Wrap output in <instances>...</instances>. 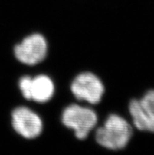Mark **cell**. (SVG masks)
I'll list each match as a JSON object with an SVG mask.
<instances>
[{
    "instance_id": "cell-4",
    "label": "cell",
    "mask_w": 154,
    "mask_h": 155,
    "mask_svg": "<svg viewBox=\"0 0 154 155\" xmlns=\"http://www.w3.org/2000/svg\"><path fill=\"white\" fill-rule=\"evenodd\" d=\"M14 58L20 64L33 67L43 62L49 52L47 38L39 32L25 35L14 47Z\"/></svg>"
},
{
    "instance_id": "cell-7",
    "label": "cell",
    "mask_w": 154,
    "mask_h": 155,
    "mask_svg": "<svg viewBox=\"0 0 154 155\" xmlns=\"http://www.w3.org/2000/svg\"><path fill=\"white\" fill-rule=\"evenodd\" d=\"M55 91V84L52 78L48 75L40 73L31 78L28 101L45 104L54 96Z\"/></svg>"
},
{
    "instance_id": "cell-2",
    "label": "cell",
    "mask_w": 154,
    "mask_h": 155,
    "mask_svg": "<svg viewBox=\"0 0 154 155\" xmlns=\"http://www.w3.org/2000/svg\"><path fill=\"white\" fill-rule=\"evenodd\" d=\"M61 123L72 130L80 140H86L98 123V115L94 109L78 103H70L61 110Z\"/></svg>"
},
{
    "instance_id": "cell-5",
    "label": "cell",
    "mask_w": 154,
    "mask_h": 155,
    "mask_svg": "<svg viewBox=\"0 0 154 155\" xmlns=\"http://www.w3.org/2000/svg\"><path fill=\"white\" fill-rule=\"evenodd\" d=\"M127 111L136 129L154 133V89L148 90L139 98L131 99Z\"/></svg>"
},
{
    "instance_id": "cell-1",
    "label": "cell",
    "mask_w": 154,
    "mask_h": 155,
    "mask_svg": "<svg viewBox=\"0 0 154 155\" xmlns=\"http://www.w3.org/2000/svg\"><path fill=\"white\" fill-rule=\"evenodd\" d=\"M134 130L128 120L118 114H109L103 124L96 129V143L109 150H120L127 147L132 139Z\"/></svg>"
},
{
    "instance_id": "cell-3",
    "label": "cell",
    "mask_w": 154,
    "mask_h": 155,
    "mask_svg": "<svg viewBox=\"0 0 154 155\" xmlns=\"http://www.w3.org/2000/svg\"><path fill=\"white\" fill-rule=\"evenodd\" d=\"M69 90L72 97L78 102L96 106L102 102L105 93V87L98 75L84 71L76 75L72 79Z\"/></svg>"
},
{
    "instance_id": "cell-6",
    "label": "cell",
    "mask_w": 154,
    "mask_h": 155,
    "mask_svg": "<svg viewBox=\"0 0 154 155\" xmlns=\"http://www.w3.org/2000/svg\"><path fill=\"white\" fill-rule=\"evenodd\" d=\"M11 125L16 133L25 140H34L43 131V121L39 114L27 106L20 105L12 110Z\"/></svg>"
}]
</instances>
